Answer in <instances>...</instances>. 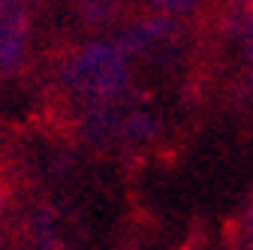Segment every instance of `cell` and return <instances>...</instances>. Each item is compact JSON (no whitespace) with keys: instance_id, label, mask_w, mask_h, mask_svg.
<instances>
[{"instance_id":"1","label":"cell","mask_w":253,"mask_h":250,"mask_svg":"<svg viewBox=\"0 0 253 250\" xmlns=\"http://www.w3.org/2000/svg\"><path fill=\"white\" fill-rule=\"evenodd\" d=\"M60 79L73 93L87 100H112L124 90L130 79L126 57L118 51V45L93 42L79 48L60 70Z\"/></svg>"},{"instance_id":"2","label":"cell","mask_w":253,"mask_h":250,"mask_svg":"<svg viewBox=\"0 0 253 250\" xmlns=\"http://www.w3.org/2000/svg\"><path fill=\"white\" fill-rule=\"evenodd\" d=\"M181 40V27L169 18H157L139 27H126L118 37V51L126 54H142V57H172L175 45Z\"/></svg>"},{"instance_id":"3","label":"cell","mask_w":253,"mask_h":250,"mask_svg":"<svg viewBox=\"0 0 253 250\" xmlns=\"http://www.w3.org/2000/svg\"><path fill=\"white\" fill-rule=\"evenodd\" d=\"M30 30V12L21 0H0V70L15 67Z\"/></svg>"},{"instance_id":"4","label":"cell","mask_w":253,"mask_h":250,"mask_svg":"<svg viewBox=\"0 0 253 250\" xmlns=\"http://www.w3.org/2000/svg\"><path fill=\"white\" fill-rule=\"evenodd\" d=\"M67 217L57 208H45L37 220H34V238L40 244V250H70V238H67Z\"/></svg>"},{"instance_id":"5","label":"cell","mask_w":253,"mask_h":250,"mask_svg":"<svg viewBox=\"0 0 253 250\" xmlns=\"http://www.w3.org/2000/svg\"><path fill=\"white\" fill-rule=\"evenodd\" d=\"M79 6H82V15L90 24H109L121 9L118 0H79Z\"/></svg>"},{"instance_id":"6","label":"cell","mask_w":253,"mask_h":250,"mask_svg":"<svg viewBox=\"0 0 253 250\" xmlns=\"http://www.w3.org/2000/svg\"><path fill=\"white\" fill-rule=\"evenodd\" d=\"M151 3V9H157V12H163V15H184V12H190L199 0H148Z\"/></svg>"},{"instance_id":"7","label":"cell","mask_w":253,"mask_h":250,"mask_svg":"<svg viewBox=\"0 0 253 250\" xmlns=\"http://www.w3.org/2000/svg\"><path fill=\"white\" fill-rule=\"evenodd\" d=\"M0 211H3V190H0Z\"/></svg>"}]
</instances>
